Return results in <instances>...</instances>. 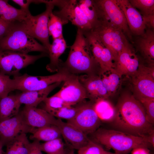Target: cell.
<instances>
[{"mask_svg":"<svg viewBox=\"0 0 154 154\" xmlns=\"http://www.w3.org/2000/svg\"><path fill=\"white\" fill-rule=\"evenodd\" d=\"M115 108L116 115L112 123L116 130L145 139L154 131L143 106L134 96L122 95Z\"/></svg>","mask_w":154,"mask_h":154,"instance_id":"6da1fadb","label":"cell"},{"mask_svg":"<svg viewBox=\"0 0 154 154\" xmlns=\"http://www.w3.org/2000/svg\"><path fill=\"white\" fill-rule=\"evenodd\" d=\"M60 65L72 74H95V70L99 66L93 55L87 38L80 29L78 28L66 60L63 63L60 62Z\"/></svg>","mask_w":154,"mask_h":154,"instance_id":"7a4b0ae2","label":"cell"},{"mask_svg":"<svg viewBox=\"0 0 154 154\" xmlns=\"http://www.w3.org/2000/svg\"><path fill=\"white\" fill-rule=\"evenodd\" d=\"M93 134V140L115 152L127 154L134 149L152 147L144 138L117 130L99 128Z\"/></svg>","mask_w":154,"mask_h":154,"instance_id":"3957f363","label":"cell"},{"mask_svg":"<svg viewBox=\"0 0 154 154\" xmlns=\"http://www.w3.org/2000/svg\"><path fill=\"white\" fill-rule=\"evenodd\" d=\"M0 49L26 54L38 51L48 54L47 49L27 33L23 22L14 23L8 33L0 40Z\"/></svg>","mask_w":154,"mask_h":154,"instance_id":"277c9868","label":"cell"},{"mask_svg":"<svg viewBox=\"0 0 154 154\" xmlns=\"http://www.w3.org/2000/svg\"><path fill=\"white\" fill-rule=\"evenodd\" d=\"M90 31L110 50L114 58L115 62L121 51L130 44L121 31L102 18H100Z\"/></svg>","mask_w":154,"mask_h":154,"instance_id":"5b68a950","label":"cell"},{"mask_svg":"<svg viewBox=\"0 0 154 154\" xmlns=\"http://www.w3.org/2000/svg\"><path fill=\"white\" fill-rule=\"evenodd\" d=\"M72 74L62 67L54 74L46 76H33L27 73L14 76L12 79V91L22 92L40 90L50 85L66 80Z\"/></svg>","mask_w":154,"mask_h":154,"instance_id":"8992f818","label":"cell"},{"mask_svg":"<svg viewBox=\"0 0 154 154\" xmlns=\"http://www.w3.org/2000/svg\"><path fill=\"white\" fill-rule=\"evenodd\" d=\"M46 53L30 55L9 50L0 49V72L13 77L20 75V71L43 57Z\"/></svg>","mask_w":154,"mask_h":154,"instance_id":"52a82bcc","label":"cell"},{"mask_svg":"<svg viewBox=\"0 0 154 154\" xmlns=\"http://www.w3.org/2000/svg\"><path fill=\"white\" fill-rule=\"evenodd\" d=\"M53 3L54 1L52 0L50 3L46 4V9L44 11L35 16L31 14L23 22L27 33L41 42L48 50L51 45L48 24L50 15L55 6Z\"/></svg>","mask_w":154,"mask_h":154,"instance_id":"ba28073f","label":"cell"},{"mask_svg":"<svg viewBox=\"0 0 154 154\" xmlns=\"http://www.w3.org/2000/svg\"><path fill=\"white\" fill-rule=\"evenodd\" d=\"M99 17L108 21L117 29L121 31L127 38L131 40L132 34L128 28L122 11L116 0H94Z\"/></svg>","mask_w":154,"mask_h":154,"instance_id":"9c48e42d","label":"cell"},{"mask_svg":"<svg viewBox=\"0 0 154 154\" xmlns=\"http://www.w3.org/2000/svg\"><path fill=\"white\" fill-rule=\"evenodd\" d=\"M93 104L85 100L76 105L77 111L75 116L67 122L87 135L93 133L99 128L101 122L94 109Z\"/></svg>","mask_w":154,"mask_h":154,"instance_id":"30bf717a","label":"cell"},{"mask_svg":"<svg viewBox=\"0 0 154 154\" xmlns=\"http://www.w3.org/2000/svg\"><path fill=\"white\" fill-rule=\"evenodd\" d=\"M58 7L60 10L53 13L61 19L64 25L70 21L84 33L91 30L92 26L79 7L78 1L62 0Z\"/></svg>","mask_w":154,"mask_h":154,"instance_id":"8fae6325","label":"cell"},{"mask_svg":"<svg viewBox=\"0 0 154 154\" xmlns=\"http://www.w3.org/2000/svg\"><path fill=\"white\" fill-rule=\"evenodd\" d=\"M153 66L147 67L139 64L132 76L135 98H154Z\"/></svg>","mask_w":154,"mask_h":154,"instance_id":"7c38bea8","label":"cell"},{"mask_svg":"<svg viewBox=\"0 0 154 154\" xmlns=\"http://www.w3.org/2000/svg\"><path fill=\"white\" fill-rule=\"evenodd\" d=\"M35 128L26 123L21 111L15 116L0 122V141L4 145L18 135L32 133Z\"/></svg>","mask_w":154,"mask_h":154,"instance_id":"4fadbf2b","label":"cell"},{"mask_svg":"<svg viewBox=\"0 0 154 154\" xmlns=\"http://www.w3.org/2000/svg\"><path fill=\"white\" fill-rule=\"evenodd\" d=\"M55 94L60 97L68 106H74L88 98L85 90L78 76L72 74L64 82L61 89Z\"/></svg>","mask_w":154,"mask_h":154,"instance_id":"5bb4252c","label":"cell"},{"mask_svg":"<svg viewBox=\"0 0 154 154\" xmlns=\"http://www.w3.org/2000/svg\"><path fill=\"white\" fill-rule=\"evenodd\" d=\"M61 136L69 148L79 150L85 145L90 140L87 135L73 125L57 119L56 124Z\"/></svg>","mask_w":154,"mask_h":154,"instance_id":"9a60e30c","label":"cell"},{"mask_svg":"<svg viewBox=\"0 0 154 154\" xmlns=\"http://www.w3.org/2000/svg\"><path fill=\"white\" fill-rule=\"evenodd\" d=\"M122 11L131 33L140 36L143 35L146 29L142 15L127 0H116Z\"/></svg>","mask_w":154,"mask_h":154,"instance_id":"2e32d148","label":"cell"},{"mask_svg":"<svg viewBox=\"0 0 154 154\" xmlns=\"http://www.w3.org/2000/svg\"><path fill=\"white\" fill-rule=\"evenodd\" d=\"M139 64L138 58L130 44L118 55L114 70L121 77L123 75L132 76L137 71Z\"/></svg>","mask_w":154,"mask_h":154,"instance_id":"e0dca14e","label":"cell"},{"mask_svg":"<svg viewBox=\"0 0 154 154\" xmlns=\"http://www.w3.org/2000/svg\"><path fill=\"white\" fill-rule=\"evenodd\" d=\"M21 112L26 123L32 128L56 125L57 119L43 109L25 106Z\"/></svg>","mask_w":154,"mask_h":154,"instance_id":"ac0fdd59","label":"cell"},{"mask_svg":"<svg viewBox=\"0 0 154 154\" xmlns=\"http://www.w3.org/2000/svg\"><path fill=\"white\" fill-rule=\"evenodd\" d=\"M78 78L85 90L88 98L92 101L95 102L100 98L106 99L109 96L100 76L96 74H84Z\"/></svg>","mask_w":154,"mask_h":154,"instance_id":"d6986e66","label":"cell"},{"mask_svg":"<svg viewBox=\"0 0 154 154\" xmlns=\"http://www.w3.org/2000/svg\"><path fill=\"white\" fill-rule=\"evenodd\" d=\"M61 82L54 83L41 90L22 92L17 94L18 100L21 104H23L25 106L37 107Z\"/></svg>","mask_w":154,"mask_h":154,"instance_id":"ffe728a7","label":"cell"},{"mask_svg":"<svg viewBox=\"0 0 154 154\" xmlns=\"http://www.w3.org/2000/svg\"><path fill=\"white\" fill-rule=\"evenodd\" d=\"M66 47V42L63 35L53 40V42L48 50L50 61L46 68L48 71L54 72L59 71L60 61L59 58Z\"/></svg>","mask_w":154,"mask_h":154,"instance_id":"44dd1931","label":"cell"},{"mask_svg":"<svg viewBox=\"0 0 154 154\" xmlns=\"http://www.w3.org/2000/svg\"><path fill=\"white\" fill-rule=\"evenodd\" d=\"M138 49L150 64H154V30L147 29L144 33L139 36L136 42Z\"/></svg>","mask_w":154,"mask_h":154,"instance_id":"7402d4cb","label":"cell"},{"mask_svg":"<svg viewBox=\"0 0 154 154\" xmlns=\"http://www.w3.org/2000/svg\"><path fill=\"white\" fill-rule=\"evenodd\" d=\"M8 0H0V17L11 23L22 22L31 14L21 9H17L8 3Z\"/></svg>","mask_w":154,"mask_h":154,"instance_id":"603a6c76","label":"cell"},{"mask_svg":"<svg viewBox=\"0 0 154 154\" xmlns=\"http://www.w3.org/2000/svg\"><path fill=\"white\" fill-rule=\"evenodd\" d=\"M21 105L17 94L8 95L0 99V122L17 115Z\"/></svg>","mask_w":154,"mask_h":154,"instance_id":"cb8c5ba5","label":"cell"},{"mask_svg":"<svg viewBox=\"0 0 154 154\" xmlns=\"http://www.w3.org/2000/svg\"><path fill=\"white\" fill-rule=\"evenodd\" d=\"M93 107L101 121L113 122L116 115V108L106 99H97L94 103Z\"/></svg>","mask_w":154,"mask_h":154,"instance_id":"d4e9b609","label":"cell"},{"mask_svg":"<svg viewBox=\"0 0 154 154\" xmlns=\"http://www.w3.org/2000/svg\"><path fill=\"white\" fill-rule=\"evenodd\" d=\"M30 136V139L45 142L62 136L60 130L56 125H50L36 128Z\"/></svg>","mask_w":154,"mask_h":154,"instance_id":"484cf974","label":"cell"},{"mask_svg":"<svg viewBox=\"0 0 154 154\" xmlns=\"http://www.w3.org/2000/svg\"><path fill=\"white\" fill-rule=\"evenodd\" d=\"M26 134H21L6 145L4 154H28L30 144Z\"/></svg>","mask_w":154,"mask_h":154,"instance_id":"4316f807","label":"cell"},{"mask_svg":"<svg viewBox=\"0 0 154 154\" xmlns=\"http://www.w3.org/2000/svg\"><path fill=\"white\" fill-rule=\"evenodd\" d=\"M78 3L79 7L92 28L97 23L100 19L98 12L94 0H80L78 1Z\"/></svg>","mask_w":154,"mask_h":154,"instance_id":"83f0119b","label":"cell"},{"mask_svg":"<svg viewBox=\"0 0 154 154\" xmlns=\"http://www.w3.org/2000/svg\"><path fill=\"white\" fill-rule=\"evenodd\" d=\"M63 22L59 17L54 14L53 12L51 13L48 26L49 35L52 37L53 40L63 36Z\"/></svg>","mask_w":154,"mask_h":154,"instance_id":"f1b7e54d","label":"cell"},{"mask_svg":"<svg viewBox=\"0 0 154 154\" xmlns=\"http://www.w3.org/2000/svg\"><path fill=\"white\" fill-rule=\"evenodd\" d=\"M40 147L41 151L47 154H56L65 151L64 144L61 138L40 143Z\"/></svg>","mask_w":154,"mask_h":154,"instance_id":"f546056e","label":"cell"},{"mask_svg":"<svg viewBox=\"0 0 154 154\" xmlns=\"http://www.w3.org/2000/svg\"><path fill=\"white\" fill-rule=\"evenodd\" d=\"M110 72L108 76L104 74H102V78L104 85L109 96L112 95L116 90L121 77L114 70Z\"/></svg>","mask_w":154,"mask_h":154,"instance_id":"4dcf8cb0","label":"cell"},{"mask_svg":"<svg viewBox=\"0 0 154 154\" xmlns=\"http://www.w3.org/2000/svg\"><path fill=\"white\" fill-rule=\"evenodd\" d=\"M131 5L139 9L143 17L154 14V0H129Z\"/></svg>","mask_w":154,"mask_h":154,"instance_id":"1f68e13d","label":"cell"},{"mask_svg":"<svg viewBox=\"0 0 154 154\" xmlns=\"http://www.w3.org/2000/svg\"><path fill=\"white\" fill-rule=\"evenodd\" d=\"M66 106L54 111H51L49 113L58 119H64L67 121L72 119L75 116L77 111V108L76 106Z\"/></svg>","mask_w":154,"mask_h":154,"instance_id":"d6a6232c","label":"cell"},{"mask_svg":"<svg viewBox=\"0 0 154 154\" xmlns=\"http://www.w3.org/2000/svg\"><path fill=\"white\" fill-rule=\"evenodd\" d=\"M43 102L44 104L43 109L48 113L68 106L60 97L55 94L50 97H47Z\"/></svg>","mask_w":154,"mask_h":154,"instance_id":"836d02e7","label":"cell"},{"mask_svg":"<svg viewBox=\"0 0 154 154\" xmlns=\"http://www.w3.org/2000/svg\"><path fill=\"white\" fill-rule=\"evenodd\" d=\"M104 150L102 145L90 139L85 145L78 150V154H104Z\"/></svg>","mask_w":154,"mask_h":154,"instance_id":"e575fe53","label":"cell"},{"mask_svg":"<svg viewBox=\"0 0 154 154\" xmlns=\"http://www.w3.org/2000/svg\"><path fill=\"white\" fill-rule=\"evenodd\" d=\"M136 98L141 103L143 106L148 120L151 124L153 125L154 123V98Z\"/></svg>","mask_w":154,"mask_h":154,"instance_id":"d590c367","label":"cell"},{"mask_svg":"<svg viewBox=\"0 0 154 154\" xmlns=\"http://www.w3.org/2000/svg\"><path fill=\"white\" fill-rule=\"evenodd\" d=\"M12 79L10 76L0 72V99L7 96L12 91Z\"/></svg>","mask_w":154,"mask_h":154,"instance_id":"8d00e7d4","label":"cell"},{"mask_svg":"<svg viewBox=\"0 0 154 154\" xmlns=\"http://www.w3.org/2000/svg\"><path fill=\"white\" fill-rule=\"evenodd\" d=\"M14 23L5 21L0 17V40L8 33Z\"/></svg>","mask_w":154,"mask_h":154,"instance_id":"74e56055","label":"cell"},{"mask_svg":"<svg viewBox=\"0 0 154 154\" xmlns=\"http://www.w3.org/2000/svg\"><path fill=\"white\" fill-rule=\"evenodd\" d=\"M39 141L35 140L30 143L28 154H43L40 149Z\"/></svg>","mask_w":154,"mask_h":154,"instance_id":"f35d334b","label":"cell"},{"mask_svg":"<svg viewBox=\"0 0 154 154\" xmlns=\"http://www.w3.org/2000/svg\"><path fill=\"white\" fill-rule=\"evenodd\" d=\"M12 1L19 5L21 9L27 12H29V5L33 3L32 0H13Z\"/></svg>","mask_w":154,"mask_h":154,"instance_id":"ab89813d","label":"cell"},{"mask_svg":"<svg viewBox=\"0 0 154 154\" xmlns=\"http://www.w3.org/2000/svg\"><path fill=\"white\" fill-rule=\"evenodd\" d=\"M143 18L146 29L154 30V14L147 16L143 17Z\"/></svg>","mask_w":154,"mask_h":154,"instance_id":"60d3db41","label":"cell"},{"mask_svg":"<svg viewBox=\"0 0 154 154\" xmlns=\"http://www.w3.org/2000/svg\"><path fill=\"white\" fill-rule=\"evenodd\" d=\"M131 154H150L149 149L138 147L133 149L131 151Z\"/></svg>","mask_w":154,"mask_h":154,"instance_id":"b9f144b4","label":"cell"},{"mask_svg":"<svg viewBox=\"0 0 154 154\" xmlns=\"http://www.w3.org/2000/svg\"><path fill=\"white\" fill-rule=\"evenodd\" d=\"M147 141L153 147H154V131H153L146 137Z\"/></svg>","mask_w":154,"mask_h":154,"instance_id":"7bdbcfd3","label":"cell"},{"mask_svg":"<svg viewBox=\"0 0 154 154\" xmlns=\"http://www.w3.org/2000/svg\"><path fill=\"white\" fill-rule=\"evenodd\" d=\"M104 154H122L119 153L115 152L114 153H112L106 150H104Z\"/></svg>","mask_w":154,"mask_h":154,"instance_id":"ee69618b","label":"cell"},{"mask_svg":"<svg viewBox=\"0 0 154 154\" xmlns=\"http://www.w3.org/2000/svg\"><path fill=\"white\" fill-rule=\"evenodd\" d=\"M3 146V143L0 141V154H3L2 149Z\"/></svg>","mask_w":154,"mask_h":154,"instance_id":"f6af8a7d","label":"cell"},{"mask_svg":"<svg viewBox=\"0 0 154 154\" xmlns=\"http://www.w3.org/2000/svg\"><path fill=\"white\" fill-rule=\"evenodd\" d=\"M66 154H76L73 151V149H71L67 153L66 152Z\"/></svg>","mask_w":154,"mask_h":154,"instance_id":"bcb514c9","label":"cell"},{"mask_svg":"<svg viewBox=\"0 0 154 154\" xmlns=\"http://www.w3.org/2000/svg\"><path fill=\"white\" fill-rule=\"evenodd\" d=\"M66 154V151H65V152H64L59 153H58V154Z\"/></svg>","mask_w":154,"mask_h":154,"instance_id":"7dc6e473","label":"cell"},{"mask_svg":"<svg viewBox=\"0 0 154 154\" xmlns=\"http://www.w3.org/2000/svg\"><path fill=\"white\" fill-rule=\"evenodd\" d=\"M150 154H153V153H150Z\"/></svg>","mask_w":154,"mask_h":154,"instance_id":"c3c4849f","label":"cell"}]
</instances>
